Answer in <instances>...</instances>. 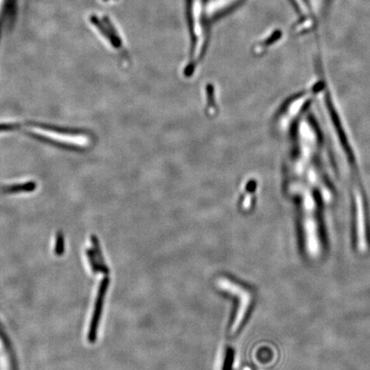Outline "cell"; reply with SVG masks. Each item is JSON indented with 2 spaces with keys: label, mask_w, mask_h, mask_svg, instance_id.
I'll return each instance as SVG.
<instances>
[{
  "label": "cell",
  "mask_w": 370,
  "mask_h": 370,
  "mask_svg": "<svg viewBox=\"0 0 370 370\" xmlns=\"http://www.w3.org/2000/svg\"><path fill=\"white\" fill-rule=\"evenodd\" d=\"M302 242L306 255L317 260L323 255V245L316 206L312 199H304L301 203Z\"/></svg>",
  "instance_id": "6da1fadb"
},
{
  "label": "cell",
  "mask_w": 370,
  "mask_h": 370,
  "mask_svg": "<svg viewBox=\"0 0 370 370\" xmlns=\"http://www.w3.org/2000/svg\"><path fill=\"white\" fill-rule=\"evenodd\" d=\"M190 29L192 37V61L196 62L203 54L205 40L206 13L203 0H189Z\"/></svg>",
  "instance_id": "7a4b0ae2"
},
{
  "label": "cell",
  "mask_w": 370,
  "mask_h": 370,
  "mask_svg": "<svg viewBox=\"0 0 370 370\" xmlns=\"http://www.w3.org/2000/svg\"><path fill=\"white\" fill-rule=\"evenodd\" d=\"M240 0H209L205 7L206 17L214 18L233 8Z\"/></svg>",
  "instance_id": "3957f363"
},
{
  "label": "cell",
  "mask_w": 370,
  "mask_h": 370,
  "mask_svg": "<svg viewBox=\"0 0 370 370\" xmlns=\"http://www.w3.org/2000/svg\"><path fill=\"white\" fill-rule=\"evenodd\" d=\"M293 2L295 8L302 15H308L309 7L307 0H291Z\"/></svg>",
  "instance_id": "277c9868"
},
{
  "label": "cell",
  "mask_w": 370,
  "mask_h": 370,
  "mask_svg": "<svg viewBox=\"0 0 370 370\" xmlns=\"http://www.w3.org/2000/svg\"><path fill=\"white\" fill-rule=\"evenodd\" d=\"M3 1H5V0H0V14H1V11L3 9Z\"/></svg>",
  "instance_id": "5b68a950"
}]
</instances>
